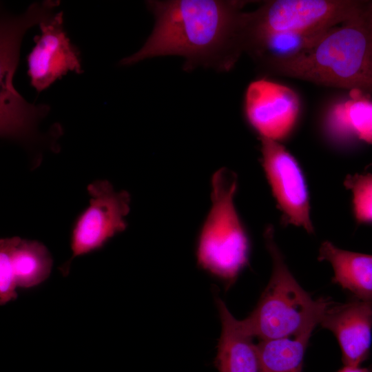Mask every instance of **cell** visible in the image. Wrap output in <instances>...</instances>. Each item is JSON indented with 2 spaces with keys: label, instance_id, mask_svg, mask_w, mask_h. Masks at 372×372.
<instances>
[{
  "label": "cell",
  "instance_id": "cell-2",
  "mask_svg": "<svg viewBox=\"0 0 372 372\" xmlns=\"http://www.w3.org/2000/svg\"><path fill=\"white\" fill-rule=\"evenodd\" d=\"M257 66L265 74L372 95V1L301 54Z\"/></svg>",
  "mask_w": 372,
  "mask_h": 372
},
{
  "label": "cell",
  "instance_id": "cell-11",
  "mask_svg": "<svg viewBox=\"0 0 372 372\" xmlns=\"http://www.w3.org/2000/svg\"><path fill=\"white\" fill-rule=\"evenodd\" d=\"M319 324L336 337L344 366H359L368 358L371 344V301L355 298L344 304L332 302Z\"/></svg>",
  "mask_w": 372,
  "mask_h": 372
},
{
  "label": "cell",
  "instance_id": "cell-17",
  "mask_svg": "<svg viewBox=\"0 0 372 372\" xmlns=\"http://www.w3.org/2000/svg\"><path fill=\"white\" fill-rule=\"evenodd\" d=\"M345 187L353 195V209L359 223H372V174L348 175Z\"/></svg>",
  "mask_w": 372,
  "mask_h": 372
},
{
  "label": "cell",
  "instance_id": "cell-6",
  "mask_svg": "<svg viewBox=\"0 0 372 372\" xmlns=\"http://www.w3.org/2000/svg\"><path fill=\"white\" fill-rule=\"evenodd\" d=\"M89 205L77 216L71 231V258L61 267L69 272L72 260L101 249L112 237L123 231L130 210L131 197L125 190L116 191L106 180H95L87 187Z\"/></svg>",
  "mask_w": 372,
  "mask_h": 372
},
{
  "label": "cell",
  "instance_id": "cell-12",
  "mask_svg": "<svg viewBox=\"0 0 372 372\" xmlns=\"http://www.w3.org/2000/svg\"><path fill=\"white\" fill-rule=\"evenodd\" d=\"M222 324L214 364L219 372H262L256 344L225 302L216 300Z\"/></svg>",
  "mask_w": 372,
  "mask_h": 372
},
{
  "label": "cell",
  "instance_id": "cell-5",
  "mask_svg": "<svg viewBox=\"0 0 372 372\" xmlns=\"http://www.w3.org/2000/svg\"><path fill=\"white\" fill-rule=\"evenodd\" d=\"M364 1L272 0L251 12H244L241 29L243 53L271 34L329 29L354 15Z\"/></svg>",
  "mask_w": 372,
  "mask_h": 372
},
{
  "label": "cell",
  "instance_id": "cell-15",
  "mask_svg": "<svg viewBox=\"0 0 372 372\" xmlns=\"http://www.w3.org/2000/svg\"><path fill=\"white\" fill-rule=\"evenodd\" d=\"M3 239L9 249L18 287H34L50 276L53 260L43 244L17 236Z\"/></svg>",
  "mask_w": 372,
  "mask_h": 372
},
{
  "label": "cell",
  "instance_id": "cell-14",
  "mask_svg": "<svg viewBox=\"0 0 372 372\" xmlns=\"http://www.w3.org/2000/svg\"><path fill=\"white\" fill-rule=\"evenodd\" d=\"M333 105L326 117L328 132L338 139L357 138L372 143V101L358 91Z\"/></svg>",
  "mask_w": 372,
  "mask_h": 372
},
{
  "label": "cell",
  "instance_id": "cell-7",
  "mask_svg": "<svg viewBox=\"0 0 372 372\" xmlns=\"http://www.w3.org/2000/svg\"><path fill=\"white\" fill-rule=\"evenodd\" d=\"M0 132L2 138L24 143L37 138V126L49 112L46 104L28 103L12 84L25 29L17 23L0 28Z\"/></svg>",
  "mask_w": 372,
  "mask_h": 372
},
{
  "label": "cell",
  "instance_id": "cell-18",
  "mask_svg": "<svg viewBox=\"0 0 372 372\" xmlns=\"http://www.w3.org/2000/svg\"><path fill=\"white\" fill-rule=\"evenodd\" d=\"M17 284L11 262L9 249L4 239L0 240V304L3 305L17 298Z\"/></svg>",
  "mask_w": 372,
  "mask_h": 372
},
{
  "label": "cell",
  "instance_id": "cell-3",
  "mask_svg": "<svg viewBox=\"0 0 372 372\" xmlns=\"http://www.w3.org/2000/svg\"><path fill=\"white\" fill-rule=\"evenodd\" d=\"M266 247L272 260V273L256 308L240 320L244 331L261 340L274 339L313 329L327 307L328 298L313 299L289 270L269 226L265 232Z\"/></svg>",
  "mask_w": 372,
  "mask_h": 372
},
{
  "label": "cell",
  "instance_id": "cell-9",
  "mask_svg": "<svg viewBox=\"0 0 372 372\" xmlns=\"http://www.w3.org/2000/svg\"><path fill=\"white\" fill-rule=\"evenodd\" d=\"M299 112L298 96L287 86L262 78L246 89L244 113L260 138L284 139L293 129Z\"/></svg>",
  "mask_w": 372,
  "mask_h": 372
},
{
  "label": "cell",
  "instance_id": "cell-8",
  "mask_svg": "<svg viewBox=\"0 0 372 372\" xmlns=\"http://www.w3.org/2000/svg\"><path fill=\"white\" fill-rule=\"evenodd\" d=\"M260 139L263 169L285 220L313 233L308 190L298 162L278 141Z\"/></svg>",
  "mask_w": 372,
  "mask_h": 372
},
{
  "label": "cell",
  "instance_id": "cell-16",
  "mask_svg": "<svg viewBox=\"0 0 372 372\" xmlns=\"http://www.w3.org/2000/svg\"><path fill=\"white\" fill-rule=\"evenodd\" d=\"M313 330L261 340L256 348L262 372H302L305 350Z\"/></svg>",
  "mask_w": 372,
  "mask_h": 372
},
{
  "label": "cell",
  "instance_id": "cell-19",
  "mask_svg": "<svg viewBox=\"0 0 372 372\" xmlns=\"http://www.w3.org/2000/svg\"><path fill=\"white\" fill-rule=\"evenodd\" d=\"M338 372H371L368 368H362L359 366H344Z\"/></svg>",
  "mask_w": 372,
  "mask_h": 372
},
{
  "label": "cell",
  "instance_id": "cell-4",
  "mask_svg": "<svg viewBox=\"0 0 372 372\" xmlns=\"http://www.w3.org/2000/svg\"><path fill=\"white\" fill-rule=\"evenodd\" d=\"M211 207L197 242L198 264L226 282H233L248 260L249 240L235 206L238 180L227 168L211 180Z\"/></svg>",
  "mask_w": 372,
  "mask_h": 372
},
{
  "label": "cell",
  "instance_id": "cell-13",
  "mask_svg": "<svg viewBox=\"0 0 372 372\" xmlns=\"http://www.w3.org/2000/svg\"><path fill=\"white\" fill-rule=\"evenodd\" d=\"M318 259L331 265L335 283L355 298L372 302V255L343 250L325 241L320 247Z\"/></svg>",
  "mask_w": 372,
  "mask_h": 372
},
{
  "label": "cell",
  "instance_id": "cell-20",
  "mask_svg": "<svg viewBox=\"0 0 372 372\" xmlns=\"http://www.w3.org/2000/svg\"><path fill=\"white\" fill-rule=\"evenodd\" d=\"M372 165V163H371L370 165H369V166H371Z\"/></svg>",
  "mask_w": 372,
  "mask_h": 372
},
{
  "label": "cell",
  "instance_id": "cell-1",
  "mask_svg": "<svg viewBox=\"0 0 372 372\" xmlns=\"http://www.w3.org/2000/svg\"><path fill=\"white\" fill-rule=\"evenodd\" d=\"M246 1L149 0L155 19L152 33L121 65L163 56H179L183 68L203 67L218 72L232 69L242 54L241 28Z\"/></svg>",
  "mask_w": 372,
  "mask_h": 372
},
{
  "label": "cell",
  "instance_id": "cell-10",
  "mask_svg": "<svg viewBox=\"0 0 372 372\" xmlns=\"http://www.w3.org/2000/svg\"><path fill=\"white\" fill-rule=\"evenodd\" d=\"M63 16L60 11L39 24L41 34L34 37L35 45L27 56L30 85L38 92L68 71L83 72L80 52L63 30Z\"/></svg>",
  "mask_w": 372,
  "mask_h": 372
}]
</instances>
